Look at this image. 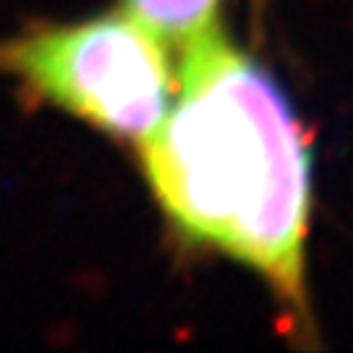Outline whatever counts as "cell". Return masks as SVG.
<instances>
[{"mask_svg": "<svg viewBox=\"0 0 353 353\" xmlns=\"http://www.w3.org/2000/svg\"><path fill=\"white\" fill-rule=\"evenodd\" d=\"M178 81L176 105L144 141L165 212L301 301L309 141L288 97L217 29L186 45Z\"/></svg>", "mask_w": 353, "mask_h": 353, "instance_id": "1", "label": "cell"}, {"mask_svg": "<svg viewBox=\"0 0 353 353\" xmlns=\"http://www.w3.org/2000/svg\"><path fill=\"white\" fill-rule=\"evenodd\" d=\"M217 0H128V16L165 42L189 45L214 29Z\"/></svg>", "mask_w": 353, "mask_h": 353, "instance_id": "3", "label": "cell"}, {"mask_svg": "<svg viewBox=\"0 0 353 353\" xmlns=\"http://www.w3.org/2000/svg\"><path fill=\"white\" fill-rule=\"evenodd\" d=\"M0 71L121 139L144 141L173 102L163 39L131 16L37 29L0 45Z\"/></svg>", "mask_w": 353, "mask_h": 353, "instance_id": "2", "label": "cell"}]
</instances>
